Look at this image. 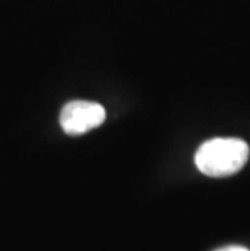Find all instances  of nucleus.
<instances>
[{
  "label": "nucleus",
  "mask_w": 250,
  "mask_h": 251,
  "mask_svg": "<svg viewBox=\"0 0 250 251\" xmlns=\"http://www.w3.org/2000/svg\"><path fill=\"white\" fill-rule=\"evenodd\" d=\"M249 144L239 138H213L195 154V165L208 177H229L247 164Z\"/></svg>",
  "instance_id": "nucleus-1"
},
{
  "label": "nucleus",
  "mask_w": 250,
  "mask_h": 251,
  "mask_svg": "<svg viewBox=\"0 0 250 251\" xmlns=\"http://www.w3.org/2000/svg\"><path fill=\"white\" fill-rule=\"evenodd\" d=\"M106 120V110L98 102L72 100L60 112V125L70 136L83 135Z\"/></svg>",
  "instance_id": "nucleus-2"
},
{
  "label": "nucleus",
  "mask_w": 250,
  "mask_h": 251,
  "mask_svg": "<svg viewBox=\"0 0 250 251\" xmlns=\"http://www.w3.org/2000/svg\"><path fill=\"white\" fill-rule=\"evenodd\" d=\"M218 251H250V250L244 248V247H226V248H221Z\"/></svg>",
  "instance_id": "nucleus-3"
}]
</instances>
